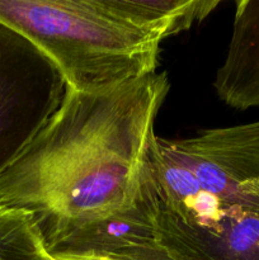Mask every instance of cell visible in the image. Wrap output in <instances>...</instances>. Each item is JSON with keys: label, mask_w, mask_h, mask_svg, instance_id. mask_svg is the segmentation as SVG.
Segmentation results:
<instances>
[{"label": "cell", "mask_w": 259, "mask_h": 260, "mask_svg": "<svg viewBox=\"0 0 259 260\" xmlns=\"http://www.w3.org/2000/svg\"><path fill=\"white\" fill-rule=\"evenodd\" d=\"M167 73L96 91L65 86L47 123L0 174V207L29 212L48 254L126 215L146 196L155 119Z\"/></svg>", "instance_id": "obj_1"}, {"label": "cell", "mask_w": 259, "mask_h": 260, "mask_svg": "<svg viewBox=\"0 0 259 260\" xmlns=\"http://www.w3.org/2000/svg\"><path fill=\"white\" fill-rule=\"evenodd\" d=\"M0 23L57 68L65 86L96 91L156 73L160 41L107 0H0Z\"/></svg>", "instance_id": "obj_2"}, {"label": "cell", "mask_w": 259, "mask_h": 260, "mask_svg": "<svg viewBox=\"0 0 259 260\" xmlns=\"http://www.w3.org/2000/svg\"><path fill=\"white\" fill-rule=\"evenodd\" d=\"M63 93L50 58L0 23V174L57 111Z\"/></svg>", "instance_id": "obj_3"}, {"label": "cell", "mask_w": 259, "mask_h": 260, "mask_svg": "<svg viewBox=\"0 0 259 260\" xmlns=\"http://www.w3.org/2000/svg\"><path fill=\"white\" fill-rule=\"evenodd\" d=\"M154 228L175 260H259V215L220 205L197 184L177 202L155 201Z\"/></svg>", "instance_id": "obj_4"}, {"label": "cell", "mask_w": 259, "mask_h": 260, "mask_svg": "<svg viewBox=\"0 0 259 260\" xmlns=\"http://www.w3.org/2000/svg\"><path fill=\"white\" fill-rule=\"evenodd\" d=\"M156 142L190 173L198 189L220 205L259 215V121L207 129L188 139L156 136Z\"/></svg>", "instance_id": "obj_5"}, {"label": "cell", "mask_w": 259, "mask_h": 260, "mask_svg": "<svg viewBox=\"0 0 259 260\" xmlns=\"http://www.w3.org/2000/svg\"><path fill=\"white\" fill-rule=\"evenodd\" d=\"M213 89L231 108H259V0L236 2L230 42Z\"/></svg>", "instance_id": "obj_6"}, {"label": "cell", "mask_w": 259, "mask_h": 260, "mask_svg": "<svg viewBox=\"0 0 259 260\" xmlns=\"http://www.w3.org/2000/svg\"><path fill=\"white\" fill-rule=\"evenodd\" d=\"M113 12L160 42L202 22L220 0H107Z\"/></svg>", "instance_id": "obj_7"}, {"label": "cell", "mask_w": 259, "mask_h": 260, "mask_svg": "<svg viewBox=\"0 0 259 260\" xmlns=\"http://www.w3.org/2000/svg\"><path fill=\"white\" fill-rule=\"evenodd\" d=\"M42 234L29 212L0 207V260H48Z\"/></svg>", "instance_id": "obj_8"}, {"label": "cell", "mask_w": 259, "mask_h": 260, "mask_svg": "<svg viewBox=\"0 0 259 260\" xmlns=\"http://www.w3.org/2000/svg\"><path fill=\"white\" fill-rule=\"evenodd\" d=\"M48 260H175L159 244L146 243L83 254H51Z\"/></svg>", "instance_id": "obj_9"}]
</instances>
